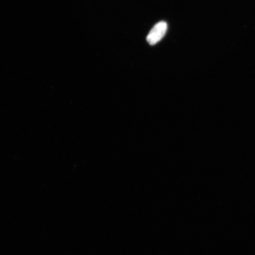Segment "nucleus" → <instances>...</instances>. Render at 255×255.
I'll return each instance as SVG.
<instances>
[{"mask_svg": "<svg viewBox=\"0 0 255 255\" xmlns=\"http://www.w3.org/2000/svg\"><path fill=\"white\" fill-rule=\"evenodd\" d=\"M168 26L165 21H160L155 25L147 36V41L150 45H154L159 42L166 35Z\"/></svg>", "mask_w": 255, "mask_h": 255, "instance_id": "f257e3e1", "label": "nucleus"}]
</instances>
